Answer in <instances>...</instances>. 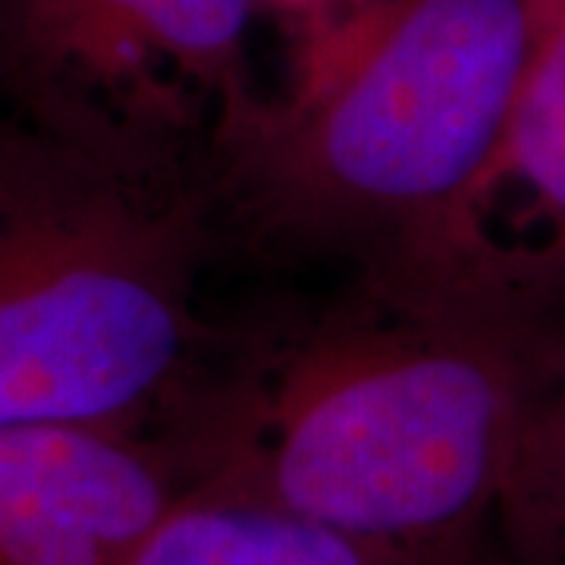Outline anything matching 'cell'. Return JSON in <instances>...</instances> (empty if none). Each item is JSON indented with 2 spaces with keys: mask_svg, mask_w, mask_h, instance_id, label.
<instances>
[{
  "mask_svg": "<svg viewBox=\"0 0 565 565\" xmlns=\"http://www.w3.org/2000/svg\"><path fill=\"white\" fill-rule=\"evenodd\" d=\"M217 233L202 148L0 95V424L158 430Z\"/></svg>",
  "mask_w": 565,
  "mask_h": 565,
  "instance_id": "obj_2",
  "label": "cell"
},
{
  "mask_svg": "<svg viewBox=\"0 0 565 565\" xmlns=\"http://www.w3.org/2000/svg\"><path fill=\"white\" fill-rule=\"evenodd\" d=\"M500 565H565V333L550 337L505 475Z\"/></svg>",
  "mask_w": 565,
  "mask_h": 565,
  "instance_id": "obj_8",
  "label": "cell"
},
{
  "mask_svg": "<svg viewBox=\"0 0 565 565\" xmlns=\"http://www.w3.org/2000/svg\"><path fill=\"white\" fill-rule=\"evenodd\" d=\"M189 487L161 430L0 424V565H126Z\"/></svg>",
  "mask_w": 565,
  "mask_h": 565,
  "instance_id": "obj_6",
  "label": "cell"
},
{
  "mask_svg": "<svg viewBox=\"0 0 565 565\" xmlns=\"http://www.w3.org/2000/svg\"><path fill=\"white\" fill-rule=\"evenodd\" d=\"M546 343L359 280L233 362L199 359L158 430L192 484L289 509L390 565H490Z\"/></svg>",
  "mask_w": 565,
  "mask_h": 565,
  "instance_id": "obj_1",
  "label": "cell"
},
{
  "mask_svg": "<svg viewBox=\"0 0 565 565\" xmlns=\"http://www.w3.org/2000/svg\"><path fill=\"white\" fill-rule=\"evenodd\" d=\"M534 39L531 0H355L305 29L292 92L204 139L221 230L364 270L475 177Z\"/></svg>",
  "mask_w": 565,
  "mask_h": 565,
  "instance_id": "obj_3",
  "label": "cell"
},
{
  "mask_svg": "<svg viewBox=\"0 0 565 565\" xmlns=\"http://www.w3.org/2000/svg\"><path fill=\"white\" fill-rule=\"evenodd\" d=\"M537 39L475 177L359 280L408 302L565 333V0L534 7Z\"/></svg>",
  "mask_w": 565,
  "mask_h": 565,
  "instance_id": "obj_4",
  "label": "cell"
},
{
  "mask_svg": "<svg viewBox=\"0 0 565 565\" xmlns=\"http://www.w3.org/2000/svg\"><path fill=\"white\" fill-rule=\"evenodd\" d=\"M541 3H544V0H531V7H541Z\"/></svg>",
  "mask_w": 565,
  "mask_h": 565,
  "instance_id": "obj_10",
  "label": "cell"
},
{
  "mask_svg": "<svg viewBox=\"0 0 565 565\" xmlns=\"http://www.w3.org/2000/svg\"><path fill=\"white\" fill-rule=\"evenodd\" d=\"M262 0H0V95L195 145L252 95Z\"/></svg>",
  "mask_w": 565,
  "mask_h": 565,
  "instance_id": "obj_5",
  "label": "cell"
},
{
  "mask_svg": "<svg viewBox=\"0 0 565 565\" xmlns=\"http://www.w3.org/2000/svg\"><path fill=\"white\" fill-rule=\"evenodd\" d=\"M262 3L264 10L277 13V17L289 20L292 25H299L305 32V29H311L318 22L337 17L340 10L352 7L355 0H262Z\"/></svg>",
  "mask_w": 565,
  "mask_h": 565,
  "instance_id": "obj_9",
  "label": "cell"
},
{
  "mask_svg": "<svg viewBox=\"0 0 565 565\" xmlns=\"http://www.w3.org/2000/svg\"><path fill=\"white\" fill-rule=\"evenodd\" d=\"M126 565H390L359 541L289 509L192 484Z\"/></svg>",
  "mask_w": 565,
  "mask_h": 565,
  "instance_id": "obj_7",
  "label": "cell"
}]
</instances>
